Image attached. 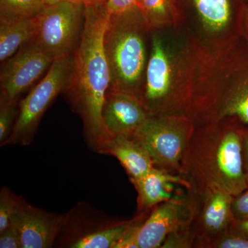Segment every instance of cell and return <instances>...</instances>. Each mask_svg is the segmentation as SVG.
<instances>
[{
  "instance_id": "cell-1",
  "label": "cell",
  "mask_w": 248,
  "mask_h": 248,
  "mask_svg": "<svg viewBox=\"0 0 248 248\" xmlns=\"http://www.w3.org/2000/svg\"><path fill=\"white\" fill-rule=\"evenodd\" d=\"M177 37L153 31L140 101L152 115L190 117L206 76L209 53L187 30Z\"/></svg>"
},
{
  "instance_id": "cell-2",
  "label": "cell",
  "mask_w": 248,
  "mask_h": 248,
  "mask_svg": "<svg viewBox=\"0 0 248 248\" xmlns=\"http://www.w3.org/2000/svg\"><path fill=\"white\" fill-rule=\"evenodd\" d=\"M242 125L232 118L196 125L183 158L182 174L199 192L215 190L234 197L248 188L243 166Z\"/></svg>"
},
{
  "instance_id": "cell-3",
  "label": "cell",
  "mask_w": 248,
  "mask_h": 248,
  "mask_svg": "<svg viewBox=\"0 0 248 248\" xmlns=\"http://www.w3.org/2000/svg\"><path fill=\"white\" fill-rule=\"evenodd\" d=\"M108 17L105 5L86 6L82 33L73 53V68L66 89L78 103L88 128L98 136L106 135L102 109L110 84L104 47Z\"/></svg>"
},
{
  "instance_id": "cell-4",
  "label": "cell",
  "mask_w": 248,
  "mask_h": 248,
  "mask_svg": "<svg viewBox=\"0 0 248 248\" xmlns=\"http://www.w3.org/2000/svg\"><path fill=\"white\" fill-rule=\"evenodd\" d=\"M232 118L248 127V40L213 55L191 119L196 125Z\"/></svg>"
},
{
  "instance_id": "cell-5",
  "label": "cell",
  "mask_w": 248,
  "mask_h": 248,
  "mask_svg": "<svg viewBox=\"0 0 248 248\" xmlns=\"http://www.w3.org/2000/svg\"><path fill=\"white\" fill-rule=\"evenodd\" d=\"M152 31L138 6L109 15L104 47L110 70L109 91L140 97L150 50Z\"/></svg>"
},
{
  "instance_id": "cell-6",
  "label": "cell",
  "mask_w": 248,
  "mask_h": 248,
  "mask_svg": "<svg viewBox=\"0 0 248 248\" xmlns=\"http://www.w3.org/2000/svg\"><path fill=\"white\" fill-rule=\"evenodd\" d=\"M187 32L212 54L224 53L240 39L246 0H186Z\"/></svg>"
},
{
  "instance_id": "cell-7",
  "label": "cell",
  "mask_w": 248,
  "mask_h": 248,
  "mask_svg": "<svg viewBox=\"0 0 248 248\" xmlns=\"http://www.w3.org/2000/svg\"><path fill=\"white\" fill-rule=\"evenodd\" d=\"M196 128L187 116L151 115L130 137L151 156L155 167L182 174V162Z\"/></svg>"
},
{
  "instance_id": "cell-8",
  "label": "cell",
  "mask_w": 248,
  "mask_h": 248,
  "mask_svg": "<svg viewBox=\"0 0 248 248\" xmlns=\"http://www.w3.org/2000/svg\"><path fill=\"white\" fill-rule=\"evenodd\" d=\"M84 4L64 1L47 5L35 17V41L55 60L73 55L84 27Z\"/></svg>"
},
{
  "instance_id": "cell-9",
  "label": "cell",
  "mask_w": 248,
  "mask_h": 248,
  "mask_svg": "<svg viewBox=\"0 0 248 248\" xmlns=\"http://www.w3.org/2000/svg\"><path fill=\"white\" fill-rule=\"evenodd\" d=\"M200 202V192L192 185L186 197H174L158 204L139 232V247L160 248L170 234L191 231Z\"/></svg>"
},
{
  "instance_id": "cell-10",
  "label": "cell",
  "mask_w": 248,
  "mask_h": 248,
  "mask_svg": "<svg viewBox=\"0 0 248 248\" xmlns=\"http://www.w3.org/2000/svg\"><path fill=\"white\" fill-rule=\"evenodd\" d=\"M73 55L54 60L45 77L19 104V115L10 141L30 135L55 97L66 90L71 78Z\"/></svg>"
},
{
  "instance_id": "cell-11",
  "label": "cell",
  "mask_w": 248,
  "mask_h": 248,
  "mask_svg": "<svg viewBox=\"0 0 248 248\" xmlns=\"http://www.w3.org/2000/svg\"><path fill=\"white\" fill-rule=\"evenodd\" d=\"M55 59L32 40L3 62L0 73L1 102L14 103L48 71Z\"/></svg>"
},
{
  "instance_id": "cell-12",
  "label": "cell",
  "mask_w": 248,
  "mask_h": 248,
  "mask_svg": "<svg viewBox=\"0 0 248 248\" xmlns=\"http://www.w3.org/2000/svg\"><path fill=\"white\" fill-rule=\"evenodd\" d=\"M200 194V205L191 229L193 248H210L214 241L229 231L234 219L232 210L234 196L215 190Z\"/></svg>"
},
{
  "instance_id": "cell-13",
  "label": "cell",
  "mask_w": 248,
  "mask_h": 248,
  "mask_svg": "<svg viewBox=\"0 0 248 248\" xmlns=\"http://www.w3.org/2000/svg\"><path fill=\"white\" fill-rule=\"evenodd\" d=\"M138 97L127 93L108 91L102 109V124L109 138L131 137L151 116Z\"/></svg>"
},
{
  "instance_id": "cell-14",
  "label": "cell",
  "mask_w": 248,
  "mask_h": 248,
  "mask_svg": "<svg viewBox=\"0 0 248 248\" xmlns=\"http://www.w3.org/2000/svg\"><path fill=\"white\" fill-rule=\"evenodd\" d=\"M12 221L19 231L22 248L51 247L61 226L58 218L18 203Z\"/></svg>"
},
{
  "instance_id": "cell-15",
  "label": "cell",
  "mask_w": 248,
  "mask_h": 248,
  "mask_svg": "<svg viewBox=\"0 0 248 248\" xmlns=\"http://www.w3.org/2000/svg\"><path fill=\"white\" fill-rule=\"evenodd\" d=\"M132 183L138 192V208L141 213L149 211L158 204L174 197L172 193L176 185L186 189L192 186L185 176L156 167Z\"/></svg>"
},
{
  "instance_id": "cell-16",
  "label": "cell",
  "mask_w": 248,
  "mask_h": 248,
  "mask_svg": "<svg viewBox=\"0 0 248 248\" xmlns=\"http://www.w3.org/2000/svg\"><path fill=\"white\" fill-rule=\"evenodd\" d=\"M108 141L107 151L120 161L131 182L146 175L155 167L149 154L133 139L117 135L110 138Z\"/></svg>"
},
{
  "instance_id": "cell-17",
  "label": "cell",
  "mask_w": 248,
  "mask_h": 248,
  "mask_svg": "<svg viewBox=\"0 0 248 248\" xmlns=\"http://www.w3.org/2000/svg\"><path fill=\"white\" fill-rule=\"evenodd\" d=\"M35 17H0V61L4 62L35 38Z\"/></svg>"
},
{
  "instance_id": "cell-18",
  "label": "cell",
  "mask_w": 248,
  "mask_h": 248,
  "mask_svg": "<svg viewBox=\"0 0 248 248\" xmlns=\"http://www.w3.org/2000/svg\"><path fill=\"white\" fill-rule=\"evenodd\" d=\"M138 7L152 32L185 27V16L179 0H140Z\"/></svg>"
},
{
  "instance_id": "cell-19",
  "label": "cell",
  "mask_w": 248,
  "mask_h": 248,
  "mask_svg": "<svg viewBox=\"0 0 248 248\" xmlns=\"http://www.w3.org/2000/svg\"><path fill=\"white\" fill-rule=\"evenodd\" d=\"M131 221H125L120 224L111 226L91 233L78 239L70 247L73 248H116L122 239Z\"/></svg>"
},
{
  "instance_id": "cell-20",
  "label": "cell",
  "mask_w": 248,
  "mask_h": 248,
  "mask_svg": "<svg viewBox=\"0 0 248 248\" xmlns=\"http://www.w3.org/2000/svg\"><path fill=\"white\" fill-rule=\"evenodd\" d=\"M45 7L42 0H0V17L34 18Z\"/></svg>"
},
{
  "instance_id": "cell-21",
  "label": "cell",
  "mask_w": 248,
  "mask_h": 248,
  "mask_svg": "<svg viewBox=\"0 0 248 248\" xmlns=\"http://www.w3.org/2000/svg\"><path fill=\"white\" fill-rule=\"evenodd\" d=\"M148 212H142L140 216L131 220L130 226L116 248H140L138 241L139 232L149 215H146Z\"/></svg>"
},
{
  "instance_id": "cell-22",
  "label": "cell",
  "mask_w": 248,
  "mask_h": 248,
  "mask_svg": "<svg viewBox=\"0 0 248 248\" xmlns=\"http://www.w3.org/2000/svg\"><path fill=\"white\" fill-rule=\"evenodd\" d=\"M17 203L12 200L9 193L2 191L0 200V232L11 225Z\"/></svg>"
},
{
  "instance_id": "cell-23",
  "label": "cell",
  "mask_w": 248,
  "mask_h": 248,
  "mask_svg": "<svg viewBox=\"0 0 248 248\" xmlns=\"http://www.w3.org/2000/svg\"><path fill=\"white\" fill-rule=\"evenodd\" d=\"M193 235L191 231H180L170 234L161 247L163 248H193Z\"/></svg>"
},
{
  "instance_id": "cell-24",
  "label": "cell",
  "mask_w": 248,
  "mask_h": 248,
  "mask_svg": "<svg viewBox=\"0 0 248 248\" xmlns=\"http://www.w3.org/2000/svg\"><path fill=\"white\" fill-rule=\"evenodd\" d=\"M16 112L15 102H1L0 108V141H5L13 125Z\"/></svg>"
},
{
  "instance_id": "cell-25",
  "label": "cell",
  "mask_w": 248,
  "mask_h": 248,
  "mask_svg": "<svg viewBox=\"0 0 248 248\" xmlns=\"http://www.w3.org/2000/svg\"><path fill=\"white\" fill-rule=\"evenodd\" d=\"M210 248H248V239L228 231L214 241Z\"/></svg>"
},
{
  "instance_id": "cell-26",
  "label": "cell",
  "mask_w": 248,
  "mask_h": 248,
  "mask_svg": "<svg viewBox=\"0 0 248 248\" xmlns=\"http://www.w3.org/2000/svg\"><path fill=\"white\" fill-rule=\"evenodd\" d=\"M0 248H21L20 236L14 222H11L7 228L0 232Z\"/></svg>"
},
{
  "instance_id": "cell-27",
  "label": "cell",
  "mask_w": 248,
  "mask_h": 248,
  "mask_svg": "<svg viewBox=\"0 0 248 248\" xmlns=\"http://www.w3.org/2000/svg\"><path fill=\"white\" fill-rule=\"evenodd\" d=\"M232 210L235 219H248V188L233 197Z\"/></svg>"
},
{
  "instance_id": "cell-28",
  "label": "cell",
  "mask_w": 248,
  "mask_h": 248,
  "mask_svg": "<svg viewBox=\"0 0 248 248\" xmlns=\"http://www.w3.org/2000/svg\"><path fill=\"white\" fill-rule=\"evenodd\" d=\"M139 2L140 0H107L105 8L109 15L115 14L138 6Z\"/></svg>"
},
{
  "instance_id": "cell-29",
  "label": "cell",
  "mask_w": 248,
  "mask_h": 248,
  "mask_svg": "<svg viewBox=\"0 0 248 248\" xmlns=\"http://www.w3.org/2000/svg\"><path fill=\"white\" fill-rule=\"evenodd\" d=\"M241 146H242L243 166L246 182L248 185V127L242 125L241 129Z\"/></svg>"
},
{
  "instance_id": "cell-30",
  "label": "cell",
  "mask_w": 248,
  "mask_h": 248,
  "mask_svg": "<svg viewBox=\"0 0 248 248\" xmlns=\"http://www.w3.org/2000/svg\"><path fill=\"white\" fill-rule=\"evenodd\" d=\"M229 232L248 239V219H234L230 226Z\"/></svg>"
},
{
  "instance_id": "cell-31",
  "label": "cell",
  "mask_w": 248,
  "mask_h": 248,
  "mask_svg": "<svg viewBox=\"0 0 248 248\" xmlns=\"http://www.w3.org/2000/svg\"><path fill=\"white\" fill-rule=\"evenodd\" d=\"M241 35L244 38L248 40V3L245 4L244 12H243Z\"/></svg>"
},
{
  "instance_id": "cell-32",
  "label": "cell",
  "mask_w": 248,
  "mask_h": 248,
  "mask_svg": "<svg viewBox=\"0 0 248 248\" xmlns=\"http://www.w3.org/2000/svg\"><path fill=\"white\" fill-rule=\"evenodd\" d=\"M45 6L47 5H51L57 4V3L64 2V1H68V2L73 3H81L85 4V0H42Z\"/></svg>"
},
{
  "instance_id": "cell-33",
  "label": "cell",
  "mask_w": 248,
  "mask_h": 248,
  "mask_svg": "<svg viewBox=\"0 0 248 248\" xmlns=\"http://www.w3.org/2000/svg\"><path fill=\"white\" fill-rule=\"evenodd\" d=\"M107 0H85V6H103Z\"/></svg>"
},
{
  "instance_id": "cell-34",
  "label": "cell",
  "mask_w": 248,
  "mask_h": 248,
  "mask_svg": "<svg viewBox=\"0 0 248 248\" xmlns=\"http://www.w3.org/2000/svg\"><path fill=\"white\" fill-rule=\"evenodd\" d=\"M246 2L248 3V0H246Z\"/></svg>"
}]
</instances>
